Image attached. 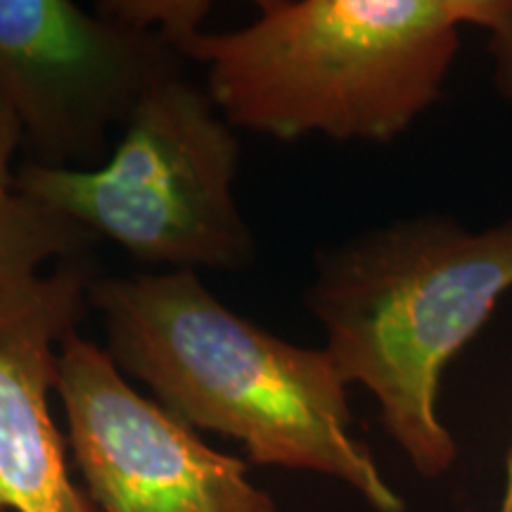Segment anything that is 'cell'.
<instances>
[{
	"instance_id": "52a82bcc",
	"label": "cell",
	"mask_w": 512,
	"mask_h": 512,
	"mask_svg": "<svg viewBox=\"0 0 512 512\" xmlns=\"http://www.w3.org/2000/svg\"><path fill=\"white\" fill-rule=\"evenodd\" d=\"M93 278L76 259L0 290V512H98L69 477L48 406Z\"/></svg>"
},
{
	"instance_id": "5b68a950",
	"label": "cell",
	"mask_w": 512,
	"mask_h": 512,
	"mask_svg": "<svg viewBox=\"0 0 512 512\" xmlns=\"http://www.w3.org/2000/svg\"><path fill=\"white\" fill-rule=\"evenodd\" d=\"M181 69L183 57L152 29L72 0H0V98L36 152L31 162L95 164L110 128Z\"/></svg>"
},
{
	"instance_id": "8fae6325",
	"label": "cell",
	"mask_w": 512,
	"mask_h": 512,
	"mask_svg": "<svg viewBox=\"0 0 512 512\" xmlns=\"http://www.w3.org/2000/svg\"><path fill=\"white\" fill-rule=\"evenodd\" d=\"M496 512H512V446H510V451H508V458H505L503 494H501V501H498Z\"/></svg>"
},
{
	"instance_id": "ba28073f",
	"label": "cell",
	"mask_w": 512,
	"mask_h": 512,
	"mask_svg": "<svg viewBox=\"0 0 512 512\" xmlns=\"http://www.w3.org/2000/svg\"><path fill=\"white\" fill-rule=\"evenodd\" d=\"M95 240L46 204L15 188H0V290L36 278L53 259H86Z\"/></svg>"
},
{
	"instance_id": "30bf717a",
	"label": "cell",
	"mask_w": 512,
	"mask_h": 512,
	"mask_svg": "<svg viewBox=\"0 0 512 512\" xmlns=\"http://www.w3.org/2000/svg\"><path fill=\"white\" fill-rule=\"evenodd\" d=\"M22 126L10 110L8 102L0 98V188H12V157L17 145L22 143Z\"/></svg>"
},
{
	"instance_id": "9c48e42d",
	"label": "cell",
	"mask_w": 512,
	"mask_h": 512,
	"mask_svg": "<svg viewBox=\"0 0 512 512\" xmlns=\"http://www.w3.org/2000/svg\"><path fill=\"white\" fill-rule=\"evenodd\" d=\"M486 50H489L491 62H494L491 81H494L496 93L508 105H512V0L505 15L501 17V22L489 31Z\"/></svg>"
},
{
	"instance_id": "8992f818",
	"label": "cell",
	"mask_w": 512,
	"mask_h": 512,
	"mask_svg": "<svg viewBox=\"0 0 512 512\" xmlns=\"http://www.w3.org/2000/svg\"><path fill=\"white\" fill-rule=\"evenodd\" d=\"M55 392L98 512H275L245 460L204 444L195 427L138 394L107 349L76 330L60 347Z\"/></svg>"
},
{
	"instance_id": "6da1fadb",
	"label": "cell",
	"mask_w": 512,
	"mask_h": 512,
	"mask_svg": "<svg viewBox=\"0 0 512 512\" xmlns=\"http://www.w3.org/2000/svg\"><path fill=\"white\" fill-rule=\"evenodd\" d=\"M88 304L121 373L190 427L238 439L256 465L339 479L375 512L406 508L351 434L347 384L325 349L249 323L195 271L98 275Z\"/></svg>"
},
{
	"instance_id": "277c9868",
	"label": "cell",
	"mask_w": 512,
	"mask_h": 512,
	"mask_svg": "<svg viewBox=\"0 0 512 512\" xmlns=\"http://www.w3.org/2000/svg\"><path fill=\"white\" fill-rule=\"evenodd\" d=\"M124 126L102 166L27 162L12 188L143 264L174 271L249 264L254 238L233 195L240 143L211 95L181 69L159 79Z\"/></svg>"
},
{
	"instance_id": "3957f363",
	"label": "cell",
	"mask_w": 512,
	"mask_h": 512,
	"mask_svg": "<svg viewBox=\"0 0 512 512\" xmlns=\"http://www.w3.org/2000/svg\"><path fill=\"white\" fill-rule=\"evenodd\" d=\"M510 290L512 219L467 230L453 216H415L316 256L304 299L325 354L347 387L375 396L384 432L422 477L456 465L441 377Z\"/></svg>"
},
{
	"instance_id": "7a4b0ae2",
	"label": "cell",
	"mask_w": 512,
	"mask_h": 512,
	"mask_svg": "<svg viewBox=\"0 0 512 512\" xmlns=\"http://www.w3.org/2000/svg\"><path fill=\"white\" fill-rule=\"evenodd\" d=\"M510 0H261L223 34L202 19L166 41L207 67V93L233 128L297 140L389 143L437 105L465 27L491 31Z\"/></svg>"
}]
</instances>
